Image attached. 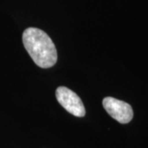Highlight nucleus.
Masks as SVG:
<instances>
[{
    "mask_svg": "<svg viewBox=\"0 0 148 148\" xmlns=\"http://www.w3.org/2000/svg\"><path fill=\"white\" fill-rule=\"evenodd\" d=\"M24 47L34 63L42 69L55 65L58 59L57 49L51 38L36 27L27 28L22 34Z\"/></svg>",
    "mask_w": 148,
    "mask_h": 148,
    "instance_id": "nucleus-1",
    "label": "nucleus"
},
{
    "mask_svg": "<svg viewBox=\"0 0 148 148\" xmlns=\"http://www.w3.org/2000/svg\"><path fill=\"white\" fill-rule=\"evenodd\" d=\"M58 102L71 114L76 117H84L85 106L78 95L66 86H58L55 91Z\"/></svg>",
    "mask_w": 148,
    "mask_h": 148,
    "instance_id": "nucleus-2",
    "label": "nucleus"
},
{
    "mask_svg": "<svg viewBox=\"0 0 148 148\" xmlns=\"http://www.w3.org/2000/svg\"><path fill=\"white\" fill-rule=\"evenodd\" d=\"M102 104L106 112L120 123H127L133 118L132 106L127 102L118 100L114 97L107 96L103 99Z\"/></svg>",
    "mask_w": 148,
    "mask_h": 148,
    "instance_id": "nucleus-3",
    "label": "nucleus"
}]
</instances>
